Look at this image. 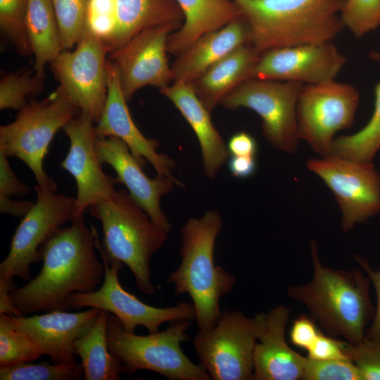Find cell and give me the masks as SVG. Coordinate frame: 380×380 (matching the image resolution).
<instances>
[{
    "instance_id": "6da1fadb",
    "label": "cell",
    "mask_w": 380,
    "mask_h": 380,
    "mask_svg": "<svg viewBox=\"0 0 380 380\" xmlns=\"http://www.w3.org/2000/svg\"><path fill=\"white\" fill-rule=\"evenodd\" d=\"M97 237L94 226L86 225L84 213L56 232L39 250V273L10 292L18 310L23 315L67 310L72 294L96 290L105 272L94 252Z\"/></svg>"
},
{
    "instance_id": "7a4b0ae2",
    "label": "cell",
    "mask_w": 380,
    "mask_h": 380,
    "mask_svg": "<svg viewBox=\"0 0 380 380\" xmlns=\"http://www.w3.org/2000/svg\"><path fill=\"white\" fill-rule=\"evenodd\" d=\"M260 54L269 50L332 41L345 27L346 0H231Z\"/></svg>"
},
{
    "instance_id": "3957f363",
    "label": "cell",
    "mask_w": 380,
    "mask_h": 380,
    "mask_svg": "<svg viewBox=\"0 0 380 380\" xmlns=\"http://www.w3.org/2000/svg\"><path fill=\"white\" fill-rule=\"evenodd\" d=\"M313 273L305 284L287 289L291 299L304 305L311 318L322 329L346 341L357 343L365 339V327L373 315L369 279L362 271L334 270L322 265L315 240L310 243Z\"/></svg>"
},
{
    "instance_id": "277c9868",
    "label": "cell",
    "mask_w": 380,
    "mask_h": 380,
    "mask_svg": "<svg viewBox=\"0 0 380 380\" xmlns=\"http://www.w3.org/2000/svg\"><path fill=\"white\" fill-rule=\"evenodd\" d=\"M222 228L217 211L189 219L181 229V262L167 279L174 285L175 294L191 297L198 329L215 325L222 314L220 299L236 283L233 275L215 263V243Z\"/></svg>"
},
{
    "instance_id": "5b68a950",
    "label": "cell",
    "mask_w": 380,
    "mask_h": 380,
    "mask_svg": "<svg viewBox=\"0 0 380 380\" xmlns=\"http://www.w3.org/2000/svg\"><path fill=\"white\" fill-rule=\"evenodd\" d=\"M90 215L102 227L101 246L96 248L108 261L118 260L133 274L137 287L153 295L150 261L168 239V232L157 225L125 189L116 190L109 198L91 205Z\"/></svg>"
},
{
    "instance_id": "8992f818",
    "label": "cell",
    "mask_w": 380,
    "mask_h": 380,
    "mask_svg": "<svg viewBox=\"0 0 380 380\" xmlns=\"http://www.w3.org/2000/svg\"><path fill=\"white\" fill-rule=\"evenodd\" d=\"M191 321L173 320L163 331L141 336L127 331L121 321L110 313L107 322L109 350L124 365L127 374L144 369L170 380H211L208 372L182 349L181 343L189 340L186 331Z\"/></svg>"
},
{
    "instance_id": "52a82bcc",
    "label": "cell",
    "mask_w": 380,
    "mask_h": 380,
    "mask_svg": "<svg viewBox=\"0 0 380 380\" xmlns=\"http://www.w3.org/2000/svg\"><path fill=\"white\" fill-rule=\"evenodd\" d=\"M80 111L56 89L42 101L28 102L12 122L0 127V153L27 165L39 186L56 191L57 183L44 169L55 134Z\"/></svg>"
},
{
    "instance_id": "ba28073f",
    "label": "cell",
    "mask_w": 380,
    "mask_h": 380,
    "mask_svg": "<svg viewBox=\"0 0 380 380\" xmlns=\"http://www.w3.org/2000/svg\"><path fill=\"white\" fill-rule=\"evenodd\" d=\"M265 318V312L248 317L226 310L214 327L198 330L194 348L212 379H252L254 349Z\"/></svg>"
},
{
    "instance_id": "9c48e42d",
    "label": "cell",
    "mask_w": 380,
    "mask_h": 380,
    "mask_svg": "<svg viewBox=\"0 0 380 380\" xmlns=\"http://www.w3.org/2000/svg\"><path fill=\"white\" fill-rule=\"evenodd\" d=\"M304 84L298 82L248 79L225 96L224 108L250 109L261 118L262 133L271 146L293 153L300 140L297 103Z\"/></svg>"
},
{
    "instance_id": "30bf717a",
    "label": "cell",
    "mask_w": 380,
    "mask_h": 380,
    "mask_svg": "<svg viewBox=\"0 0 380 380\" xmlns=\"http://www.w3.org/2000/svg\"><path fill=\"white\" fill-rule=\"evenodd\" d=\"M359 103L360 93L350 84H303L296 108L299 139L320 156L330 155L336 133L353 125Z\"/></svg>"
},
{
    "instance_id": "8fae6325",
    "label": "cell",
    "mask_w": 380,
    "mask_h": 380,
    "mask_svg": "<svg viewBox=\"0 0 380 380\" xmlns=\"http://www.w3.org/2000/svg\"><path fill=\"white\" fill-rule=\"evenodd\" d=\"M37 200L21 218L7 256L0 264V281L18 277L31 279L30 267L39 261V250L46 241L75 216V198L35 184Z\"/></svg>"
},
{
    "instance_id": "7c38bea8",
    "label": "cell",
    "mask_w": 380,
    "mask_h": 380,
    "mask_svg": "<svg viewBox=\"0 0 380 380\" xmlns=\"http://www.w3.org/2000/svg\"><path fill=\"white\" fill-rule=\"evenodd\" d=\"M108 47L87 31L73 51H62L50 63L58 89L79 110L97 122L108 95Z\"/></svg>"
},
{
    "instance_id": "4fadbf2b",
    "label": "cell",
    "mask_w": 380,
    "mask_h": 380,
    "mask_svg": "<svg viewBox=\"0 0 380 380\" xmlns=\"http://www.w3.org/2000/svg\"><path fill=\"white\" fill-rule=\"evenodd\" d=\"M306 165L333 193L343 232L380 213V174L372 162L329 155L310 158Z\"/></svg>"
},
{
    "instance_id": "5bb4252c",
    "label": "cell",
    "mask_w": 380,
    "mask_h": 380,
    "mask_svg": "<svg viewBox=\"0 0 380 380\" xmlns=\"http://www.w3.org/2000/svg\"><path fill=\"white\" fill-rule=\"evenodd\" d=\"M104 265V277L99 289L89 293L72 294L69 300L70 308H95L115 315L125 329L134 332L137 327L146 329L149 334L159 331L160 326L176 319H196L192 303L180 302L167 308H157L141 301L120 284L118 272L123 263L118 260L108 261L101 253Z\"/></svg>"
},
{
    "instance_id": "9a60e30c",
    "label": "cell",
    "mask_w": 380,
    "mask_h": 380,
    "mask_svg": "<svg viewBox=\"0 0 380 380\" xmlns=\"http://www.w3.org/2000/svg\"><path fill=\"white\" fill-rule=\"evenodd\" d=\"M177 30L172 25L147 28L108 54V58L118 70L121 89L127 101L144 87L152 86L160 90L173 82L167 57V41Z\"/></svg>"
},
{
    "instance_id": "2e32d148",
    "label": "cell",
    "mask_w": 380,
    "mask_h": 380,
    "mask_svg": "<svg viewBox=\"0 0 380 380\" xmlns=\"http://www.w3.org/2000/svg\"><path fill=\"white\" fill-rule=\"evenodd\" d=\"M346 62L332 41L274 49L260 54L251 78L321 84L335 80Z\"/></svg>"
},
{
    "instance_id": "e0dca14e",
    "label": "cell",
    "mask_w": 380,
    "mask_h": 380,
    "mask_svg": "<svg viewBox=\"0 0 380 380\" xmlns=\"http://www.w3.org/2000/svg\"><path fill=\"white\" fill-rule=\"evenodd\" d=\"M94 122L89 115L80 111L62 129L69 139L70 146L60 167L76 182L75 216L84 213L91 205L109 198L116 191L115 177L105 174L96 153Z\"/></svg>"
},
{
    "instance_id": "ac0fdd59",
    "label": "cell",
    "mask_w": 380,
    "mask_h": 380,
    "mask_svg": "<svg viewBox=\"0 0 380 380\" xmlns=\"http://www.w3.org/2000/svg\"><path fill=\"white\" fill-rule=\"evenodd\" d=\"M95 146L101 163L108 164L115 171L116 184H124L152 220L169 233L172 227L161 209L160 199L175 186H183V184L174 177H147L127 145L118 137H96Z\"/></svg>"
},
{
    "instance_id": "d6986e66",
    "label": "cell",
    "mask_w": 380,
    "mask_h": 380,
    "mask_svg": "<svg viewBox=\"0 0 380 380\" xmlns=\"http://www.w3.org/2000/svg\"><path fill=\"white\" fill-rule=\"evenodd\" d=\"M108 95L102 115L94 127L99 138L115 137L122 139L141 167L147 161L155 169L157 175L173 177L174 160L164 153H159L158 141L146 138L135 125L121 89L118 70L108 58L107 61Z\"/></svg>"
},
{
    "instance_id": "ffe728a7",
    "label": "cell",
    "mask_w": 380,
    "mask_h": 380,
    "mask_svg": "<svg viewBox=\"0 0 380 380\" xmlns=\"http://www.w3.org/2000/svg\"><path fill=\"white\" fill-rule=\"evenodd\" d=\"M101 310L79 312L54 310L32 316H10L12 322L25 332L44 355L55 363L76 362L75 341L94 324Z\"/></svg>"
},
{
    "instance_id": "44dd1931",
    "label": "cell",
    "mask_w": 380,
    "mask_h": 380,
    "mask_svg": "<svg viewBox=\"0 0 380 380\" xmlns=\"http://www.w3.org/2000/svg\"><path fill=\"white\" fill-rule=\"evenodd\" d=\"M291 311L279 305L265 313L253 353V380L303 379L307 357L292 350L286 341Z\"/></svg>"
},
{
    "instance_id": "7402d4cb",
    "label": "cell",
    "mask_w": 380,
    "mask_h": 380,
    "mask_svg": "<svg viewBox=\"0 0 380 380\" xmlns=\"http://www.w3.org/2000/svg\"><path fill=\"white\" fill-rule=\"evenodd\" d=\"M159 91L174 104L192 128L200 145L204 173L213 178L228 161L230 154L212 122L210 111L199 99L191 83L174 82Z\"/></svg>"
},
{
    "instance_id": "603a6c76",
    "label": "cell",
    "mask_w": 380,
    "mask_h": 380,
    "mask_svg": "<svg viewBox=\"0 0 380 380\" xmlns=\"http://www.w3.org/2000/svg\"><path fill=\"white\" fill-rule=\"evenodd\" d=\"M248 28L241 16L205 34L177 56L172 65L173 82H193L217 61L248 44Z\"/></svg>"
},
{
    "instance_id": "cb8c5ba5",
    "label": "cell",
    "mask_w": 380,
    "mask_h": 380,
    "mask_svg": "<svg viewBox=\"0 0 380 380\" xmlns=\"http://www.w3.org/2000/svg\"><path fill=\"white\" fill-rule=\"evenodd\" d=\"M181 9L182 26L170 34L168 53L178 56L206 33L217 30L241 16L231 0H174Z\"/></svg>"
},
{
    "instance_id": "d4e9b609",
    "label": "cell",
    "mask_w": 380,
    "mask_h": 380,
    "mask_svg": "<svg viewBox=\"0 0 380 380\" xmlns=\"http://www.w3.org/2000/svg\"><path fill=\"white\" fill-rule=\"evenodd\" d=\"M114 2L116 28L109 53L122 47L147 28L172 25L179 30L184 23L181 9L171 0H114Z\"/></svg>"
},
{
    "instance_id": "484cf974",
    "label": "cell",
    "mask_w": 380,
    "mask_h": 380,
    "mask_svg": "<svg viewBox=\"0 0 380 380\" xmlns=\"http://www.w3.org/2000/svg\"><path fill=\"white\" fill-rule=\"evenodd\" d=\"M260 56L247 44L217 61L191 82L204 106L211 111L234 89L251 79Z\"/></svg>"
},
{
    "instance_id": "4316f807",
    "label": "cell",
    "mask_w": 380,
    "mask_h": 380,
    "mask_svg": "<svg viewBox=\"0 0 380 380\" xmlns=\"http://www.w3.org/2000/svg\"><path fill=\"white\" fill-rule=\"evenodd\" d=\"M110 312L101 310L92 327L74 343L86 380H119L124 365L110 351L107 322Z\"/></svg>"
},
{
    "instance_id": "83f0119b",
    "label": "cell",
    "mask_w": 380,
    "mask_h": 380,
    "mask_svg": "<svg viewBox=\"0 0 380 380\" xmlns=\"http://www.w3.org/2000/svg\"><path fill=\"white\" fill-rule=\"evenodd\" d=\"M26 29L34 56L33 70L44 78L46 65L63 51L52 0H28Z\"/></svg>"
},
{
    "instance_id": "f1b7e54d",
    "label": "cell",
    "mask_w": 380,
    "mask_h": 380,
    "mask_svg": "<svg viewBox=\"0 0 380 380\" xmlns=\"http://www.w3.org/2000/svg\"><path fill=\"white\" fill-rule=\"evenodd\" d=\"M371 60L380 63V52L372 51ZM374 107L367 123L359 131L334 138L330 155L360 162H372L380 149V82L374 88Z\"/></svg>"
},
{
    "instance_id": "f546056e",
    "label": "cell",
    "mask_w": 380,
    "mask_h": 380,
    "mask_svg": "<svg viewBox=\"0 0 380 380\" xmlns=\"http://www.w3.org/2000/svg\"><path fill=\"white\" fill-rule=\"evenodd\" d=\"M43 355L31 338L12 322L9 315L0 314V367L31 362Z\"/></svg>"
},
{
    "instance_id": "4dcf8cb0",
    "label": "cell",
    "mask_w": 380,
    "mask_h": 380,
    "mask_svg": "<svg viewBox=\"0 0 380 380\" xmlns=\"http://www.w3.org/2000/svg\"><path fill=\"white\" fill-rule=\"evenodd\" d=\"M62 50H70L87 32L89 0H52Z\"/></svg>"
},
{
    "instance_id": "1f68e13d",
    "label": "cell",
    "mask_w": 380,
    "mask_h": 380,
    "mask_svg": "<svg viewBox=\"0 0 380 380\" xmlns=\"http://www.w3.org/2000/svg\"><path fill=\"white\" fill-rule=\"evenodd\" d=\"M84 374L82 363L24 362L0 367L1 380H72Z\"/></svg>"
},
{
    "instance_id": "d6a6232c",
    "label": "cell",
    "mask_w": 380,
    "mask_h": 380,
    "mask_svg": "<svg viewBox=\"0 0 380 380\" xmlns=\"http://www.w3.org/2000/svg\"><path fill=\"white\" fill-rule=\"evenodd\" d=\"M34 70L18 71L7 74L0 81V109L21 110L27 104V99L40 94L44 78Z\"/></svg>"
},
{
    "instance_id": "836d02e7",
    "label": "cell",
    "mask_w": 380,
    "mask_h": 380,
    "mask_svg": "<svg viewBox=\"0 0 380 380\" xmlns=\"http://www.w3.org/2000/svg\"><path fill=\"white\" fill-rule=\"evenodd\" d=\"M28 0H0V29L18 54H32L27 29Z\"/></svg>"
},
{
    "instance_id": "e575fe53",
    "label": "cell",
    "mask_w": 380,
    "mask_h": 380,
    "mask_svg": "<svg viewBox=\"0 0 380 380\" xmlns=\"http://www.w3.org/2000/svg\"><path fill=\"white\" fill-rule=\"evenodd\" d=\"M341 18L357 38H361L380 26V0H346Z\"/></svg>"
},
{
    "instance_id": "d590c367",
    "label": "cell",
    "mask_w": 380,
    "mask_h": 380,
    "mask_svg": "<svg viewBox=\"0 0 380 380\" xmlns=\"http://www.w3.org/2000/svg\"><path fill=\"white\" fill-rule=\"evenodd\" d=\"M304 380H362L354 362L349 358L317 360L307 357Z\"/></svg>"
},
{
    "instance_id": "8d00e7d4",
    "label": "cell",
    "mask_w": 380,
    "mask_h": 380,
    "mask_svg": "<svg viewBox=\"0 0 380 380\" xmlns=\"http://www.w3.org/2000/svg\"><path fill=\"white\" fill-rule=\"evenodd\" d=\"M115 28L114 0H89L87 31L101 39L109 51Z\"/></svg>"
},
{
    "instance_id": "74e56055",
    "label": "cell",
    "mask_w": 380,
    "mask_h": 380,
    "mask_svg": "<svg viewBox=\"0 0 380 380\" xmlns=\"http://www.w3.org/2000/svg\"><path fill=\"white\" fill-rule=\"evenodd\" d=\"M346 355L351 360L362 377V380H380V343L366 338L361 343L342 341Z\"/></svg>"
},
{
    "instance_id": "f35d334b",
    "label": "cell",
    "mask_w": 380,
    "mask_h": 380,
    "mask_svg": "<svg viewBox=\"0 0 380 380\" xmlns=\"http://www.w3.org/2000/svg\"><path fill=\"white\" fill-rule=\"evenodd\" d=\"M8 158L0 153V195L23 198L30 193V189L17 177Z\"/></svg>"
},
{
    "instance_id": "ab89813d",
    "label": "cell",
    "mask_w": 380,
    "mask_h": 380,
    "mask_svg": "<svg viewBox=\"0 0 380 380\" xmlns=\"http://www.w3.org/2000/svg\"><path fill=\"white\" fill-rule=\"evenodd\" d=\"M307 351L308 357L317 360L348 358L343 350L341 341L327 336L320 332Z\"/></svg>"
},
{
    "instance_id": "60d3db41",
    "label": "cell",
    "mask_w": 380,
    "mask_h": 380,
    "mask_svg": "<svg viewBox=\"0 0 380 380\" xmlns=\"http://www.w3.org/2000/svg\"><path fill=\"white\" fill-rule=\"evenodd\" d=\"M355 260L374 286L376 296V307L373 321L365 338L369 341L380 343V270L373 269L367 259L355 255Z\"/></svg>"
},
{
    "instance_id": "b9f144b4",
    "label": "cell",
    "mask_w": 380,
    "mask_h": 380,
    "mask_svg": "<svg viewBox=\"0 0 380 380\" xmlns=\"http://www.w3.org/2000/svg\"><path fill=\"white\" fill-rule=\"evenodd\" d=\"M319 332L312 318L301 315L293 321L289 331V337L294 346L308 350Z\"/></svg>"
},
{
    "instance_id": "7bdbcfd3",
    "label": "cell",
    "mask_w": 380,
    "mask_h": 380,
    "mask_svg": "<svg viewBox=\"0 0 380 380\" xmlns=\"http://www.w3.org/2000/svg\"><path fill=\"white\" fill-rule=\"evenodd\" d=\"M227 146L231 156H256L258 150L257 141L246 132L234 134Z\"/></svg>"
},
{
    "instance_id": "ee69618b",
    "label": "cell",
    "mask_w": 380,
    "mask_h": 380,
    "mask_svg": "<svg viewBox=\"0 0 380 380\" xmlns=\"http://www.w3.org/2000/svg\"><path fill=\"white\" fill-rule=\"evenodd\" d=\"M228 167L233 177L246 179L253 176L257 170L255 156H231Z\"/></svg>"
},
{
    "instance_id": "f6af8a7d",
    "label": "cell",
    "mask_w": 380,
    "mask_h": 380,
    "mask_svg": "<svg viewBox=\"0 0 380 380\" xmlns=\"http://www.w3.org/2000/svg\"><path fill=\"white\" fill-rule=\"evenodd\" d=\"M35 202L26 200L13 199L0 195V212L22 218L32 208Z\"/></svg>"
},
{
    "instance_id": "bcb514c9",
    "label": "cell",
    "mask_w": 380,
    "mask_h": 380,
    "mask_svg": "<svg viewBox=\"0 0 380 380\" xmlns=\"http://www.w3.org/2000/svg\"><path fill=\"white\" fill-rule=\"evenodd\" d=\"M16 287L13 281H0V314L10 316H23V315L13 304L10 292Z\"/></svg>"
}]
</instances>
